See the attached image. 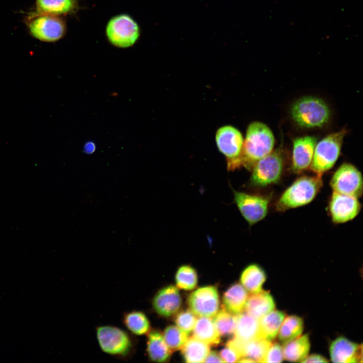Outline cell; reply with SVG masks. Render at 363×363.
<instances>
[{
    "label": "cell",
    "mask_w": 363,
    "mask_h": 363,
    "mask_svg": "<svg viewBox=\"0 0 363 363\" xmlns=\"http://www.w3.org/2000/svg\"><path fill=\"white\" fill-rule=\"evenodd\" d=\"M328 360L325 357L318 354H312L308 355L302 362H328Z\"/></svg>",
    "instance_id": "obj_36"
},
{
    "label": "cell",
    "mask_w": 363,
    "mask_h": 363,
    "mask_svg": "<svg viewBox=\"0 0 363 363\" xmlns=\"http://www.w3.org/2000/svg\"><path fill=\"white\" fill-rule=\"evenodd\" d=\"M266 279V274L262 268L256 264H252L242 272L240 282L245 289L252 293L262 290Z\"/></svg>",
    "instance_id": "obj_26"
},
{
    "label": "cell",
    "mask_w": 363,
    "mask_h": 363,
    "mask_svg": "<svg viewBox=\"0 0 363 363\" xmlns=\"http://www.w3.org/2000/svg\"><path fill=\"white\" fill-rule=\"evenodd\" d=\"M195 315L191 311L181 312L175 318L177 326L189 334L194 329L196 322Z\"/></svg>",
    "instance_id": "obj_33"
},
{
    "label": "cell",
    "mask_w": 363,
    "mask_h": 363,
    "mask_svg": "<svg viewBox=\"0 0 363 363\" xmlns=\"http://www.w3.org/2000/svg\"><path fill=\"white\" fill-rule=\"evenodd\" d=\"M146 352L149 360L157 362L166 361L172 352L157 330L150 331L147 334Z\"/></svg>",
    "instance_id": "obj_19"
},
{
    "label": "cell",
    "mask_w": 363,
    "mask_h": 363,
    "mask_svg": "<svg viewBox=\"0 0 363 363\" xmlns=\"http://www.w3.org/2000/svg\"><path fill=\"white\" fill-rule=\"evenodd\" d=\"M234 202L250 226L263 220L267 215L269 198L237 191L232 189Z\"/></svg>",
    "instance_id": "obj_11"
},
{
    "label": "cell",
    "mask_w": 363,
    "mask_h": 363,
    "mask_svg": "<svg viewBox=\"0 0 363 363\" xmlns=\"http://www.w3.org/2000/svg\"><path fill=\"white\" fill-rule=\"evenodd\" d=\"M213 322L220 335H229L234 332L236 316L223 309L215 315Z\"/></svg>",
    "instance_id": "obj_30"
},
{
    "label": "cell",
    "mask_w": 363,
    "mask_h": 363,
    "mask_svg": "<svg viewBox=\"0 0 363 363\" xmlns=\"http://www.w3.org/2000/svg\"><path fill=\"white\" fill-rule=\"evenodd\" d=\"M106 34L109 41L119 48L132 46L140 36L137 22L130 16L120 14L112 18L107 23Z\"/></svg>",
    "instance_id": "obj_8"
},
{
    "label": "cell",
    "mask_w": 363,
    "mask_h": 363,
    "mask_svg": "<svg viewBox=\"0 0 363 363\" xmlns=\"http://www.w3.org/2000/svg\"><path fill=\"white\" fill-rule=\"evenodd\" d=\"M317 138L305 136L294 139L292 144L291 169L300 173L309 168L311 164Z\"/></svg>",
    "instance_id": "obj_14"
},
{
    "label": "cell",
    "mask_w": 363,
    "mask_h": 363,
    "mask_svg": "<svg viewBox=\"0 0 363 363\" xmlns=\"http://www.w3.org/2000/svg\"><path fill=\"white\" fill-rule=\"evenodd\" d=\"M209 352V345L194 336L188 339L182 347V353L187 362H204Z\"/></svg>",
    "instance_id": "obj_24"
},
{
    "label": "cell",
    "mask_w": 363,
    "mask_h": 363,
    "mask_svg": "<svg viewBox=\"0 0 363 363\" xmlns=\"http://www.w3.org/2000/svg\"><path fill=\"white\" fill-rule=\"evenodd\" d=\"M331 361L348 363L362 362V346L344 337H339L331 344L329 349Z\"/></svg>",
    "instance_id": "obj_16"
},
{
    "label": "cell",
    "mask_w": 363,
    "mask_h": 363,
    "mask_svg": "<svg viewBox=\"0 0 363 363\" xmlns=\"http://www.w3.org/2000/svg\"><path fill=\"white\" fill-rule=\"evenodd\" d=\"M346 134V130L342 129L330 134L317 143L309 167L312 171L322 175L333 167L339 156Z\"/></svg>",
    "instance_id": "obj_4"
},
{
    "label": "cell",
    "mask_w": 363,
    "mask_h": 363,
    "mask_svg": "<svg viewBox=\"0 0 363 363\" xmlns=\"http://www.w3.org/2000/svg\"><path fill=\"white\" fill-rule=\"evenodd\" d=\"M96 146L95 143L92 141L86 142L83 147V151L85 153L91 154L96 150Z\"/></svg>",
    "instance_id": "obj_38"
},
{
    "label": "cell",
    "mask_w": 363,
    "mask_h": 363,
    "mask_svg": "<svg viewBox=\"0 0 363 363\" xmlns=\"http://www.w3.org/2000/svg\"><path fill=\"white\" fill-rule=\"evenodd\" d=\"M290 114L294 122L303 128H320L330 118L331 111L326 102L320 98L305 96L292 105Z\"/></svg>",
    "instance_id": "obj_3"
},
{
    "label": "cell",
    "mask_w": 363,
    "mask_h": 363,
    "mask_svg": "<svg viewBox=\"0 0 363 363\" xmlns=\"http://www.w3.org/2000/svg\"><path fill=\"white\" fill-rule=\"evenodd\" d=\"M285 316L283 312L274 309L259 319L263 338L272 341L276 338Z\"/></svg>",
    "instance_id": "obj_27"
},
{
    "label": "cell",
    "mask_w": 363,
    "mask_h": 363,
    "mask_svg": "<svg viewBox=\"0 0 363 363\" xmlns=\"http://www.w3.org/2000/svg\"><path fill=\"white\" fill-rule=\"evenodd\" d=\"M282 348L284 359L292 362H302L310 351L309 336L307 334L300 335L284 343Z\"/></svg>",
    "instance_id": "obj_20"
},
{
    "label": "cell",
    "mask_w": 363,
    "mask_h": 363,
    "mask_svg": "<svg viewBox=\"0 0 363 363\" xmlns=\"http://www.w3.org/2000/svg\"><path fill=\"white\" fill-rule=\"evenodd\" d=\"M36 12L59 16L70 14L77 7V0H35Z\"/></svg>",
    "instance_id": "obj_23"
},
{
    "label": "cell",
    "mask_w": 363,
    "mask_h": 363,
    "mask_svg": "<svg viewBox=\"0 0 363 363\" xmlns=\"http://www.w3.org/2000/svg\"><path fill=\"white\" fill-rule=\"evenodd\" d=\"M193 336L211 345H217L220 341V334L213 321L209 317H200L193 329Z\"/></svg>",
    "instance_id": "obj_22"
},
{
    "label": "cell",
    "mask_w": 363,
    "mask_h": 363,
    "mask_svg": "<svg viewBox=\"0 0 363 363\" xmlns=\"http://www.w3.org/2000/svg\"><path fill=\"white\" fill-rule=\"evenodd\" d=\"M234 334V337L243 342L263 338L259 320L247 313L241 312L236 316Z\"/></svg>",
    "instance_id": "obj_17"
},
{
    "label": "cell",
    "mask_w": 363,
    "mask_h": 363,
    "mask_svg": "<svg viewBox=\"0 0 363 363\" xmlns=\"http://www.w3.org/2000/svg\"><path fill=\"white\" fill-rule=\"evenodd\" d=\"M330 186L333 192L358 199L362 194V174L352 164L344 163L332 175Z\"/></svg>",
    "instance_id": "obj_10"
},
{
    "label": "cell",
    "mask_w": 363,
    "mask_h": 363,
    "mask_svg": "<svg viewBox=\"0 0 363 363\" xmlns=\"http://www.w3.org/2000/svg\"><path fill=\"white\" fill-rule=\"evenodd\" d=\"M284 167L282 154L279 150L258 160L253 166L250 185L255 187H265L277 183L281 178Z\"/></svg>",
    "instance_id": "obj_7"
},
{
    "label": "cell",
    "mask_w": 363,
    "mask_h": 363,
    "mask_svg": "<svg viewBox=\"0 0 363 363\" xmlns=\"http://www.w3.org/2000/svg\"><path fill=\"white\" fill-rule=\"evenodd\" d=\"M197 274L195 270L188 265L180 267L175 275L177 286L184 290H192L197 285Z\"/></svg>",
    "instance_id": "obj_32"
},
{
    "label": "cell",
    "mask_w": 363,
    "mask_h": 363,
    "mask_svg": "<svg viewBox=\"0 0 363 363\" xmlns=\"http://www.w3.org/2000/svg\"><path fill=\"white\" fill-rule=\"evenodd\" d=\"M97 340L101 350L109 355L126 358L132 354L133 340L125 330L110 325L96 328Z\"/></svg>",
    "instance_id": "obj_5"
},
{
    "label": "cell",
    "mask_w": 363,
    "mask_h": 363,
    "mask_svg": "<svg viewBox=\"0 0 363 363\" xmlns=\"http://www.w3.org/2000/svg\"><path fill=\"white\" fill-rule=\"evenodd\" d=\"M274 144V135L268 126L260 122L251 123L243 143L240 167L251 169L258 160L273 150Z\"/></svg>",
    "instance_id": "obj_1"
},
{
    "label": "cell",
    "mask_w": 363,
    "mask_h": 363,
    "mask_svg": "<svg viewBox=\"0 0 363 363\" xmlns=\"http://www.w3.org/2000/svg\"><path fill=\"white\" fill-rule=\"evenodd\" d=\"M215 140L219 150L226 158L227 169L233 171L240 167L244 143L241 133L232 126H225L218 129Z\"/></svg>",
    "instance_id": "obj_9"
},
{
    "label": "cell",
    "mask_w": 363,
    "mask_h": 363,
    "mask_svg": "<svg viewBox=\"0 0 363 363\" xmlns=\"http://www.w3.org/2000/svg\"><path fill=\"white\" fill-rule=\"evenodd\" d=\"M283 360L282 346L276 342L271 343L267 351L263 362H281Z\"/></svg>",
    "instance_id": "obj_34"
},
{
    "label": "cell",
    "mask_w": 363,
    "mask_h": 363,
    "mask_svg": "<svg viewBox=\"0 0 363 363\" xmlns=\"http://www.w3.org/2000/svg\"><path fill=\"white\" fill-rule=\"evenodd\" d=\"M182 300L178 289L173 285H168L159 290L154 296L152 305L159 315L168 317L179 309Z\"/></svg>",
    "instance_id": "obj_15"
},
{
    "label": "cell",
    "mask_w": 363,
    "mask_h": 363,
    "mask_svg": "<svg viewBox=\"0 0 363 363\" xmlns=\"http://www.w3.org/2000/svg\"><path fill=\"white\" fill-rule=\"evenodd\" d=\"M220 356L224 362H238L242 358L240 353L231 345L227 342L225 347L220 352Z\"/></svg>",
    "instance_id": "obj_35"
},
{
    "label": "cell",
    "mask_w": 363,
    "mask_h": 363,
    "mask_svg": "<svg viewBox=\"0 0 363 363\" xmlns=\"http://www.w3.org/2000/svg\"><path fill=\"white\" fill-rule=\"evenodd\" d=\"M275 308L272 296L268 292L262 290L248 295L245 310L249 315L260 319Z\"/></svg>",
    "instance_id": "obj_18"
},
{
    "label": "cell",
    "mask_w": 363,
    "mask_h": 363,
    "mask_svg": "<svg viewBox=\"0 0 363 363\" xmlns=\"http://www.w3.org/2000/svg\"><path fill=\"white\" fill-rule=\"evenodd\" d=\"M191 311L199 317H213L218 312L219 294L212 286H204L193 292L188 299Z\"/></svg>",
    "instance_id": "obj_12"
},
{
    "label": "cell",
    "mask_w": 363,
    "mask_h": 363,
    "mask_svg": "<svg viewBox=\"0 0 363 363\" xmlns=\"http://www.w3.org/2000/svg\"><path fill=\"white\" fill-rule=\"evenodd\" d=\"M361 204L358 198L333 192L329 210L333 222L343 223L352 220L359 214Z\"/></svg>",
    "instance_id": "obj_13"
},
{
    "label": "cell",
    "mask_w": 363,
    "mask_h": 363,
    "mask_svg": "<svg viewBox=\"0 0 363 363\" xmlns=\"http://www.w3.org/2000/svg\"><path fill=\"white\" fill-rule=\"evenodd\" d=\"M162 336L171 352L181 348L188 339V334L173 325L167 327Z\"/></svg>",
    "instance_id": "obj_31"
},
{
    "label": "cell",
    "mask_w": 363,
    "mask_h": 363,
    "mask_svg": "<svg viewBox=\"0 0 363 363\" xmlns=\"http://www.w3.org/2000/svg\"><path fill=\"white\" fill-rule=\"evenodd\" d=\"M322 186L321 174L300 177L281 195L276 203V210L284 211L310 203L315 198Z\"/></svg>",
    "instance_id": "obj_2"
},
{
    "label": "cell",
    "mask_w": 363,
    "mask_h": 363,
    "mask_svg": "<svg viewBox=\"0 0 363 363\" xmlns=\"http://www.w3.org/2000/svg\"><path fill=\"white\" fill-rule=\"evenodd\" d=\"M272 341L260 338L245 342H242V355L254 362H263L267 351Z\"/></svg>",
    "instance_id": "obj_29"
},
{
    "label": "cell",
    "mask_w": 363,
    "mask_h": 363,
    "mask_svg": "<svg viewBox=\"0 0 363 363\" xmlns=\"http://www.w3.org/2000/svg\"><path fill=\"white\" fill-rule=\"evenodd\" d=\"M304 329V321L301 318L291 315L285 317L278 332L279 340L283 343L300 336Z\"/></svg>",
    "instance_id": "obj_28"
},
{
    "label": "cell",
    "mask_w": 363,
    "mask_h": 363,
    "mask_svg": "<svg viewBox=\"0 0 363 363\" xmlns=\"http://www.w3.org/2000/svg\"><path fill=\"white\" fill-rule=\"evenodd\" d=\"M204 362H224L220 355L216 351L209 352L206 357Z\"/></svg>",
    "instance_id": "obj_37"
},
{
    "label": "cell",
    "mask_w": 363,
    "mask_h": 363,
    "mask_svg": "<svg viewBox=\"0 0 363 363\" xmlns=\"http://www.w3.org/2000/svg\"><path fill=\"white\" fill-rule=\"evenodd\" d=\"M27 26L32 37L47 42L59 40L66 31V24L59 16L37 12L28 18Z\"/></svg>",
    "instance_id": "obj_6"
},
{
    "label": "cell",
    "mask_w": 363,
    "mask_h": 363,
    "mask_svg": "<svg viewBox=\"0 0 363 363\" xmlns=\"http://www.w3.org/2000/svg\"><path fill=\"white\" fill-rule=\"evenodd\" d=\"M123 322L127 329L135 335H144L150 331L149 319L141 311H132L125 313Z\"/></svg>",
    "instance_id": "obj_25"
},
{
    "label": "cell",
    "mask_w": 363,
    "mask_h": 363,
    "mask_svg": "<svg viewBox=\"0 0 363 363\" xmlns=\"http://www.w3.org/2000/svg\"><path fill=\"white\" fill-rule=\"evenodd\" d=\"M248 297V292L242 285L239 283L233 284L223 294V301L225 309L237 315L243 312Z\"/></svg>",
    "instance_id": "obj_21"
}]
</instances>
